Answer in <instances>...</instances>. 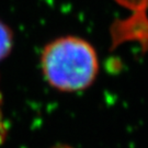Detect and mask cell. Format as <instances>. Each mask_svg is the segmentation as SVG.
Returning a JSON list of instances; mask_svg holds the SVG:
<instances>
[{
  "label": "cell",
  "mask_w": 148,
  "mask_h": 148,
  "mask_svg": "<svg viewBox=\"0 0 148 148\" xmlns=\"http://www.w3.org/2000/svg\"><path fill=\"white\" fill-rule=\"evenodd\" d=\"M41 67L53 88L76 92L92 85L99 73V60L93 46L84 38L63 36L43 49Z\"/></svg>",
  "instance_id": "cell-1"
},
{
  "label": "cell",
  "mask_w": 148,
  "mask_h": 148,
  "mask_svg": "<svg viewBox=\"0 0 148 148\" xmlns=\"http://www.w3.org/2000/svg\"><path fill=\"white\" fill-rule=\"evenodd\" d=\"M117 3L124 5L133 11V14L128 18V21L120 22L113 31V38L116 43H122L131 40H137L148 47V18L146 10L148 0H116Z\"/></svg>",
  "instance_id": "cell-2"
},
{
  "label": "cell",
  "mask_w": 148,
  "mask_h": 148,
  "mask_svg": "<svg viewBox=\"0 0 148 148\" xmlns=\"http://www.w3.org/2000/svg\"><path fill=\"white\" fill-rule=\"evenodd\" d=\"M13 47V33L10 27L0 20V62L11 53Z\"/></svg>",
  "instance_id": "cell-3"
},
{
  "label": "cell",
  "mask_w": 148,
  "mask_h": 148,
  "mask_svg": "<svg viewBox=\"0 0 148 148\" xmlns=\"http://www.w3.org/2000/svg\"><path fill=\"white\" fill-rule=\"evenodd\" d=\"M5 135H7V125L5 123V116L2 113L1 108V95H0V145L5 142Z\"/></svg>",
  "instance_id": "cell-4"
},
{
  "label": "cell",
  "mask_w": 148,
  "mask_h": 148,
  "mask_svg": "<svg viewBox=\"0 0 148 148\" xmlns=\"http://www.w3.org/2000/svg\"><path fill=\"white\" fill-rule=\"evenodd\" d=\"M62 148H67V147H62Z\"/></svg>",
  "instance_id": "cell-5"
}]
</instances>
